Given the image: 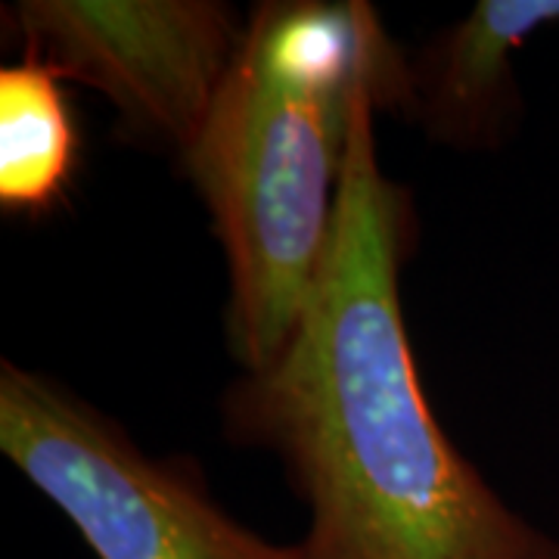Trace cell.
<instances>
[{"mask_svg":"<svg viewBox=\"0 0 559 559\" xmlns=\"http://www.w3.org/2000/svg\"><path fill=\"white\" fill-rule=\"evenodd\" d=\"M367 97L380 112H407L411 97V60L370 3H259L200 140L180 159L227 259V342L242 373L271 367L296 333Z\"/></svg>","mask_w":559,"mask_h":559,"instance_id":"2","label":"cell"},{"mask_svg":"<svg viewBox=\"0 0 559 559\" xmlns=\"http://www.w3.org/2000/svg\"><path fill=\"white\" fill-rule=\"evenodd\" d=\"M0 451L97 559H305L237 522L190 460L143 454L116 419L3 360Z\"/></svg>","mask_w":559,"mask_h":559,"instance_id":"3","label":"cell"},{"mask_svg":"<svg viewBox=\"0 0 559 559\" xmlns=\"http://www.w3.org/2000/svg\"><path fill=\"white\" fill-rule=\"evenodd\" d=\"M22 53L94 87L119 134L183 159L237 60L246 22L218 0H22L7 13Z\"/></svg>","mask_w":559,"mask_h":559,"instance_id":"4","label":"cell"},{"mask_svg":"<svg viewBox=\"0 0 559 559\" xmlns=\"http://www.w3.org/2000/svg\"><path fill=\"white\" fill-rule=\"evenodd\" d=\"M60 75L35 57L0 69V209L13 218L60 212L79 171L75 109Z\"/></svg>","mask_w":559,"mask_h":559,"instance_id":"6","label":"cell"},{"mask_svg":"<svg viewBox=\"0 0 559 559\" xmlns=\"http://www.w3.org/2000/svg\"><path fill=\"white\" fill-rule=\"evenodd\" d=\"M358 106L336 224L293 340L221 401L227 439L274 451L308 507L305 559H559L441 429L401 308L414 200Z\"/></svg>","mask_w":559,"mask_h":559,"instance_id":"1","label":"cell"},{"mask_svg":"<svg viewBox=\"0 0 559 559\" xmlns=\"http://www.w3.org/2000/svg\"><path fill=\"white\" fill-rule=\"evenodd\" d=\"M559 0H479L466 16L426 40L411 60L407 119L454 150H498L520 116L513 60Z\"/></svg>","mask_w":559,"mask_h":559,"instance_id":"5","label":"cell"}]
</instances>
